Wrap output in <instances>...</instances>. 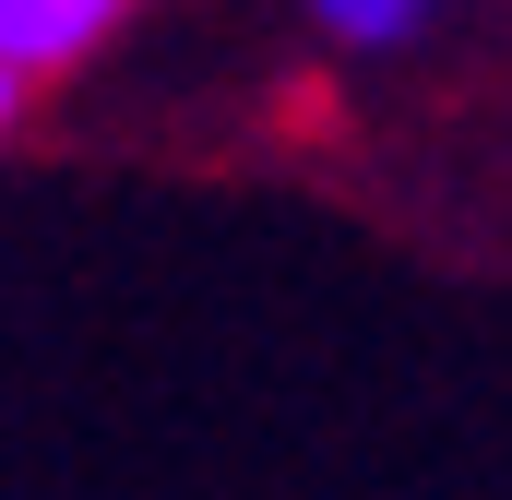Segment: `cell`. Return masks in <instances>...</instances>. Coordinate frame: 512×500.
Segmentation results:
<instances>
[{
    "instance_id": "obj_2",
    "label": "cell",
    "mask_w": 512,
    "mask_h": 500,
    "mask_svg": "<svg viewBox=\"0 0 512 500\" xmlns=\"http://www.w3.org/2000/svg\"><path fill=\"white\" fill-rule=\"evenodd\" d=\"M310 24L346 36V48H417L441 24V0H310Z\"/></svg>"
},
{
    "instance_id": "obj_3",
    "label": "cell",
    "mask_w": 512,
    "mask_h": 500,
    "mask_svg": "<svg viewBox=\"0 0 512 500\" xmlns=\"http://www.w3.org/2000/svg\"><path fill=\"white\" fill-rule=\"evenodd\" d=\"M12 120H24V84H0V131H12Z\"/></svg>"
},
{
    "instance_id": "obj_1",
    "label": "cell",
    "mask_w": 512,
    "mask_h": 500,
    "mask_svg": "<svg viewBox=\"0 0 512 500\" xmlns=\"http://www.w3.org/2000/svg\"><path fill=\"white\" fill-rule=\"evenodd\" d=\"M131 0H0V84H48L120 36Z\"/></svg>"
}]
</instances>
